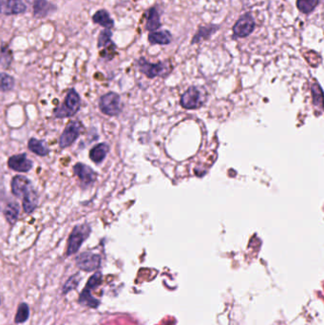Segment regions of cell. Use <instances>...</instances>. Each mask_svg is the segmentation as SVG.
Listing matches in <instances>:
<instances>
[{
    "instance_id": "obj_1",
    "label": "cell",
    "mask_w": 324,
    "mask_h": 325,
    "mask_svg": "<svg viewBox=\"0 0 324 325\" xmlns=\"http://www.w3.org/2000/svg\"><path fill=\"white\" fill-rule=\"evenodd\" d=\"M81 107V98L78 92L74 89H71L66 97L64 102L55 109V117L57 119H63V118H69L75 115L76 113L79 112Z\"/></svg>"
},
{
    "instance_id": "obj_2",
    "label": "cell",
    "mask_w": 324,
    "mask_h": 325,
    "mask_svg": "<svg viewBox=\"0 0 324 325\" xmlns=\"http://www.w3.org/2000/svg\"><path fill=\"white\" fill-rule=\"evenodd\" d=\"M90 233H91V227L88 224H82L74 226L68 241L67 256H71L77 253V251L80 249L85 240L88 238Z\"/></svg>"
},
{
    "instance_id": "obj_3",
    "label": "cell",
    "mask_w": 324,
    "mask_h": 325,
    "mask_svg": "<svg viewBox=\"0 0 324 325\" xmlns=\"http://www.w3.org/2000/svg\"><path fill=\"white\" fill-rule=\"evenodd\" d=\"M99 109L101 113L108 116H116L122 111L121 98L116 92H108L99 100Z\"/></svg>"
},
{
    "instance_id": "obj_4",
    "label": "cell",
    "mask_w": 324,
    "mask_h": 325,
    "mask_svg": "<svg viewBox=\"0 0 324 325\" xmlns=\"http://www.w3.org/2000/svg\"><path fill=\"white\" fill-rule=\"evenodd\" d=\"M83 130V125L79 120H72L65 127L59 138V148L64 149L71 146L80 136Z\"/></svg>"
},
{
    "instance_id": "obj_5",
    "label": "cell",
    "mask_w": 324,
    "mask_h": 325,
    "mask_svg": "<svg viewBox=\"0 0 324 325\" xmlns=\"http://www.w3.org/2000/svg\"><path fill=\"white\" fill-rule=\"evenodd\" d=\"M139 70L149 78H154L157 76H166L171 71V67L168 63L159 62V63H149L145 58H141L138 61Z\"/></svg>"
},
{
    "instance_id": "obj_6",
    "label": "cell",
    "mask_w": 324,
    "mask_h": 325,
    "mask_svg": "<svg viewBox=\"0 0 324 325\" xmlns=\"http://www.w3.org/2000/svg\"><path fill=\"white\" fill-rule=\"evenodd\" d=\"M205 103L203 91L197 87H190L181 98V105L184 109L195 110L199 109Z\"/></svg>"
},
{
    "instance_id": "obj_7",
    "label": "cell",
    "mask_w": 324,
    "mask_h": 325,
    "mask_svg": "<svg viewBox=\"0 0 324 325\" xmlns=\"http://www.w3.org/2000/svg\"><path fill=\"white\" fill-rule=\"evenodd\" d=\"M77 267L85 272H92L99 268L101 265V257L91 252H83L75 259Z\"/></svg>"
},
{
    "instance_id": "obj_8",
    "label": "cell",
    "mask_w": 324,
    "mask_h": 325,
    "mask_svg": "<svg viewBox=\"0 0 324 325\" xmlns=\"http://www.w3.org/2000/svg\"><path fill=\"white\" fill-rule=\"evenodd\" d=\"M255 29V21L250 14L241 15L233 27L234 36L244 38L250 35Z\"/></svg>"
},
{
    "instance_id": "obj_9",
    "label": "cell",
    "mask_w": 324,
    "mask_h": 325,
    "mask_svg": "<svg viewBox=\"0 0 324 325\" xmlns=\"http://www.w3.org/2000/svg\"><path fill=\"white\" fill-rule=\"evenodd\" d=\"M73 172L75 176L78 177L82 185L84 186H88L94 184L97 178L96 172L90 167L82 163H77L73 166Z\"/></svg>"
},
{
    "instance_id": "obj_10",
    "label": "cell",
    "mask_w": 324,
    "mask_h": 325,
    "mask_svg": "<svg viewBox=\"0 0 324 325\" xmlns=\"http://www.w3.org/2000/svg\"><path fill=\"white\" fill-rule=\"evenodd\" d=\"M12 193L17 198H23L25 194H27L29 190L32 189L31 182L27 177L22 175L14 176L11 183Z\"/></svg>"
},
{
    "instance_id": "obj_11",
    "label": "cell",
    "mask_w": 324,
    "mask_h": 325,
    "mask_svg": "<svg viewBox=\"0 0 324 325\" xmlns=\"http://www.w3.org/2000/svg\"><path fill=\"white\" fill-rule=\"evenodd\" d=\"M26 11L27 6L21 0H0V14L15 15Z\"/></svg>"
},
{
    "instance_id": "obj_12",
    "label": "cell",
    "mask_w": 324,
    "mask_h": 325,
    "mask_svg": "<svg viewBox=\"0 0 324 325\" xmlns=\"http://www.w3.org/2000/svg\"><path fill=\"white\" fill-rule=\"evenodd\" d=\"M33 164L27 157L26 153L11 156L8 160V167L17 172H29Z\"/></svg>"
},
{
    "instance_id": "obj_13",
    "label": "cell",
    "mask_w": 324,
    "mask_h": 325,
    "mask_svg": "<svg viewBox=\"0 0 324 325\" xmlns=\"http://www.w3.org/2000/svg\"><path fill=\"white\" fill-rule=\"evenodd\" d=\"M33 16L38 19L47 17L57 11V7L48 0H34L32 4Z\"/></svg>"
},
{
    "instance_id": "obj_14",
    "label": "cell",
    "mask_w": 324,
    "mask_h": 325,
    "mask_svg": "<svg viewBox=\"0 0 324 325\" xmlns=\"http://www.w3.org/2000/svg\"><path fill=\"white\" fill-rule=\"evenodd\" d=\"M110 151V146L106 143H101L94 146L89 151V158L95 164L102 163Z\"/></svg>"
},
{
    "instance_id": "obj_15",
    "label": "cell",
    "mask_w": 324,
    "mask_h": 325,
    "mask_svg": "<svg viewBox=\"0 0 324 325\" xmlns=\"http://www.w3.org/2000/svg\"><path fill=\"white\" fill-rule=\"evenodd\" d=\"M22 199H23L22 206L24 212L27 214L33 212L38 206V194L36 193V191L32 188L27 194H25Z\"/></svg>"
},
{
    "instance_id": "obj_16",
    "label": "cell",
    "mask_w": 324,
    "mask_h": 325,
    "mask_svg": "<svg viewBox=\"0 0 324 325\" xmlns=\"http://www.w3.org/2000/svg\"><path fill=\"white\" fill-rule=\"evenodd\" d=\"M92 21L103 28L111 30L114 26V21L106 10H99L92 16Z\"/></svg>"
},
{
    "instance_id": "obj_17",
    "label": "cell",
    "mask_w": 324,
    "mask_h": 325,
    "mask_svg": "<svg viewBox=\"0 0 324 325\" xmlns=\"http://www.w3.org/2000/svg\"><path fill=\"white\" fill-rule=\"evenodd\" d=\"M28 148L34 154L36 155L47 156L50 153V149L46 143L44 141L37 140L35 138H30L28 142Z\"/></svg>"
},
{
    "instance_id": "obj_18",
    "label": "cell",
    "mask_w": 324,
    "mask_h": 325,
    "mask_svg": "<svg viewBox=\"0 0 324 325\" xmlns=\"http://www.w3.org/2000/svg\"><path fill=\"white\" fill-rule=\"evenodd\" d=\"M3 214L5 216L6 221L11 225L14 226L15 222L18 219L19 215V205L15 202H11L9 203L5 208L3 209Z\"/></svg>"
},
{
    "instance_id": "obj_19",
    "label": "cell",
    "mask_w": 324,
    "mask_h": 325,
    "mask_svg": "<svg viewBox=\"0 0 324 325\" xmlns=\"http://www.w3.org/2000/svg\"><path fill=\"white\" fill-rule=\"evenodd\" d=\"M162 23L160 20V14L157 12L155 8H151L147 16V24H146V30L149 31H156L157 30L161 28Z\"/></svg>"
},
{
    "instance_id": "obj_20",
    "label": "cell",
    "mask_w": 324,
    "mask_h": 325,
    "mask_svg": "<svg viewBox=\"0 0 324 325\" xmlns=\"http://www.w3.org/2000/svg\"><path fill=\"white\" fill-rule=\"evenodd\" d=\"M148 41L151 44L168 45V44L171 42V34L168 30L152 31L148 35Z\"/></svg>"
},
{
    "instance_id": "obj_21",
    "label": "cell",
    "mask_w": 324,
    "mask_h": 325,
    "mask_svg": "<svg viewBox=\"0 0 324 325\" xmlns=\"http://www.w3.org/2000/svg\"><path fill=\"white\" fill-rule=\"evenodd\" d=\"M79 303L82 304V305H85V306L90 307V308H96V307H98L100 301L98 299H96V298H94L91 296L90 290L85 288L80 294Z\"/></svg>"
},
{
    "instance_id": "obj_22",
    "label": "cell",
    "mask_w": 324,
    "mask_h": 325,
    "mask_svg": "<svg viewBox=\"0 0 324 325\" xmlns=\"http://www.w3.org/2000/svg\"><path fill=\"white\" fill-rule=\"evenodd\" d=\"M13 61V53L8 45L0 47V65L3 69H8Z\"/></svg>"
},
{
    "instance_id": "obj_23",
    "label": "cell",
    "mask_w": 324,
    "mask_h": 325,
    "mask_svg": "<svg viewBox=\"0 0 324 325\" xmlns=\"http://www.w3.org/2000/svg\"><path fill=\"white\" fill-rule=\"evenodd\" d=\"M218 29H219V27L215 26V25L200 28V30H198L197 34L194 35V37L192 39V44L200 42L201 40H204V39H206V38H209Z\"/></svg>"
},
{
    "instance_id": "obj_24",
    "label": "cell",
    "mask_w": 324,
    "mask_h": 325,
    "mask_svg": "<svg viewBox=\"0 0 324 325\" xmlns=\"http://www.w3.org/2000/svg\"><path fill=\"white\" fill-rule=\"evenodd\" d=\"M319 3L320 0H296V7L302 14H310Z\"/></svg>"
},
{
    "instance_id": "obj_25",
    "label": "cell",
    "mask_w": 324,
    "mask_h": 325,
    "mask_svg": "<svg viewBox=\"0 0 324 325\" xmlns=\"http://www.w3.org/2000/svg\"><path fill=\"white\" fill-rule=\"evenodd\" d=\"M14 78L8 73H0V90L3 92L11 91L14 88Z\"/></svg>"
},
{
    "instance_id": "obj_26",
    "label": "cell",
    "mask_w": 324,
    "mask_h": 325,
    "mask_svg": "<svg viewBox=\"0 0 324 325\" xmlns=\"http://www.w3.org/2000/svg\"><path fill=\"white\" fill-rule=\"evenodd\" d=\"M29 316V308L28 304L22 302L18 306L14 322L16 324H23L28 320Z\"/></svg>"
},
{
    "instance_id": "obj_27",
    "label": "cell",
    "mask_w": 324,
    "mask_h": 325,
    "mask_svg": "<svg viewBox=\"0 0 324 325\" xmlns=\"http://www.w3.org/2000/svg\"><path fill=\"white\" fill-rule=\"evenodd\" d=\"M112 36H113V31L111 30H108V29L103 30L99 34L98 42H97L99 49L105 48V47L111 45L113 43Z\"/></svg>"
},
{
    "instance_id": "obj_28",
    "label": "cell",
    "mask_w": 324,
    "mask_h": 325,
    "mask_svg": "<svg viewBox=\"0 0 324 325\" xmlns=\"http://www.w3.org/2000/svg\"><path fill=\"white\" fill-rule=\"evenodd\" d=\"M79 282H80V275L78 273L72 275L71 278L67 281V283H65L64 286H63V294L66 295L71 290L75 289L78 286Z\"/></svg>"
},
{
    "instance_id": "obj_29",
    "label": "cell",
    "mask_w": 324,
    "mask_h": 325,
    "mask_svg": "<svg viewBox=\"0 0 324 325\" xmlns=\"http://www.w3.org/2000/svg\"><path fill=\"white\" fill-rule=\"evenodd\" d=\"M101 281H102V274L97 272L88 279L87 285H86V288L88 289V290L96 288L99 284L101 283Z\"/></svg>"
}]
</instances>
